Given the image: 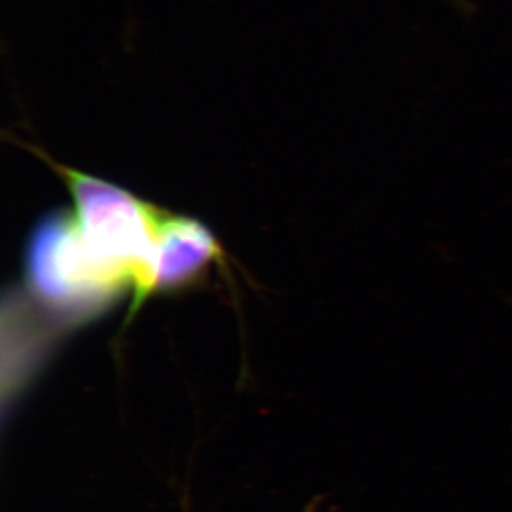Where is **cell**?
<instances>
[{
    "label": "cell",
    "instance_id": "3957f363",
    "mask_svg": "<svg viewBox=\"0 0 512 512\" xmlns=\"http://www.w3.org/2000/svg\"><path fill=\"white\" fill-rule=\"evenodd\" d=\"M222 248L214 234L194 218L161 214L156 248L148 274L146 299L194 284L208 266L220 262Z\"/></svg>",
    "mask_w": 512,
    "mask_h": 512
},
{
    "label": "cell",
    "instance_id": "277c9868",
    "mask_svg": "<svg viewBox=\"0 0 512 512\" xmlns=\"http://www.w3.org/2000/svg\"><path fill=\"white\" fill-rule=\"evenodd\" d=\"M306 512H315V511H313V505H311V507H309L308 511H306Z\"/></svg>",
    "mask_w": 512,
    "mask_h": 512
},
{
    "label": "cell",
    "instance_id": "7a4b0ae2",
    "mask_svg": "<svg viewBox=\"0 0 512 512\" xmlns=\"http://www.w3.org/2000/svg\"><path fill=\"white\" fill-rule=\"evenodd\" d=\"M25 269L35 301L64 326L100 315L127 289L94 264L73 215L63 211L47 215L33 229Z\"/></svg>",
    "mask_w": 512,
    "mask_h": 512
},
{
    "label": "cell",
    "instance_id": "6da1fadb",
    "mask_svg": "<svg viewBox=\"0 0 512 512\" xmlns=\"http://www.w3.org/2000/svg\"><path fill=\"white\" fill-rule=\"evenodd\" d=\"M30 148L69 188L74 224L94 264L133 293L128 316L131 319L147 301L148 274L163 211L119 185L57 164L39 147Z\"/></svg>",
    "mask_w": 512,
    "mask_h": 512
}]
</instances>
